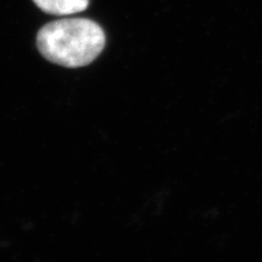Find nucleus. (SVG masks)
Returning <instances> with one entry per match:
<instances>
[{
    "label": "nucleus",
    "mask_w": 262,
    "mask_h": 262,
    "mask_svg": "<svg viewBox=\"0 0 262 262\" xmlns=\"http://www.w3.org/2000/svg\"><path fill=\"white\" fill-rule=\"evenodd\" d=\"M103 29L89 19H62L44 26L36 45L43 57L66 68L84 67L94 61L105 47Z\"/></svg>",
    "instance_id": "f257e3e1"
},
{
    "label": "nucleus",
    "mask_w": 262,
    "mask_h": 262,
    "mask_svg": "<svg viewBox=\"0 0 262 262\" xmlns=\"http://www.w3.org/2000/svg\"><path fill=\"white\" fill-rule=\"evenodd\" d=\"M40 10L54 15H70L85 10L89 0H33Z\"/></svg>",
    "instance_id": "f03ea898"
}]
</instances>
